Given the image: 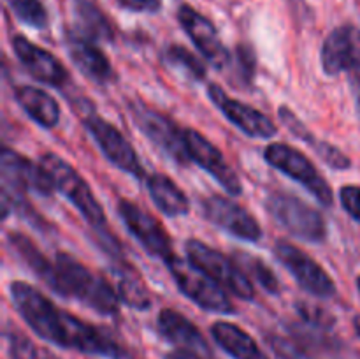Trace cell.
<instances>
[{
	"instance_id": "6da1fadb",
	"label": "cell",
	"mask_w": 360,
	"mask_h": 359,
	"mask_svg": "<svg viewBox=\"0 0 360 359\" xmlns=\"http://www.w3.org/2000/svg\"><path fill=\"white\" fill-rule=\"evenodd\" d=\"M9 294L18 313L42 340L83 354L108 359L127 358L125 348L111 334L58 308L51 299L27 282H11Z\"/></svg>"
},
{
	"instance_id": "7a4b0ae2",
	"label": "cell",
	"mask_w": 360,
	"mask_h": 359,
	"mask_svg": "<svg viewBox=\"0 0 360 359\" xmlns=\"http://www.w3.org/2000/svg\"><path fill=\"white\" fill-rule=\"evenodd\" d=\"M55 275L48 285L63 298H74L88 308L102 315H116L120 310V296L112 285L101 275L88 270L84 264L65 252L55 256Z\"/></svg>"
},
{
	"instance_id": "3957f363",
	"label": "cell",
	"mask_w": 360,
	"mask_h": 359,
	"mask_svg": "<svg viewBox=\"0 0 360 359\" xmlns=\"http://www.w3.org/2000/svg\"><path fill=\"white\" fill-rule=\"evenodd\" d=\"M39 164L44 168L51 178L55 190H58L63 197L76 206V210L94 225L95 229L105 227V213L101 203L95 199L86 180L72 168L67 160L56 153H42Z\"/></svg>"
},
{
	"instance_id": "277c9868",
	"label": "cell",
	"mask_w": 360,
	"mask_h": 359,
	"mask_svg": "<svg viewBox=\"0 0 360 359\" xmlns=\"http://www.w3.org/2000/svg\"><path fill=\"white\" fill-rule=\"evenodd\" d=\"M165 264H167V270L171 271L179 291L186 298L192 299L197 306L207 310V312L225 313V315L236 313V306L229 298L227 291L213 278L207 277L204 271H200L195 264L178 256L169 257Z\"/></svg>"
},
{
	"instance_id": "5b68a950",
	"label": "cell",
	"mask_w": 360,
	"mask_h": 359,
	"mask_svg": "<svg viewBox=\"0 0 360 359\" xmlns=\"http://www.w3.org/2000/svg\"><path fill=\"white\" fill-rule=\"evenodd\" d=\"M185 250L190 263L195 264L200 271H204L207 277L220 284L225 291L245 299V301H252L255 298V287L250 282L248 275L239 267L236 260L229 259L220 250L193 238L186 239Z\"/></svg>"
},
{
	"instance_id": "8992f818",
	"label": "cell",
	"mask_w": 360,
	"mask_h": 359,
	"mask_svg": "<svg viewBox=\"0 0 360 359\" xmlns=\"http://www.w3.org/2000/svg\"><path fill=\"white\" fill-rule=\"evenodd\" d=\"M266 210L295 238L309 243H322L326 239L327 224L322 213L292 194H271L266 201Z\"/></svg>"
},
{
	"instance_id": "52a82bcc",
	"label": "cell",
	"mask_w": 360,
	"mask_h": 359,
	"mask_svg": "<svg viewBox=\"0 0 360 359\" xmlns=\"http://www.w3.org/2000/svg\"><path fill=\"white\" fill-rule=\"evenodd\" d=\"M264 158L271 168L278 169L288 178L301 183L309 194H313L316 201L323 206H333L334 194L327 180L320 175L319 169L313 165V162L306 157L302 151L295 150L290 144L285 143H271L264 150Z\"/></svg>"
},
{
	"instance_id": "ba28073f",
	"label": "cell",
	"mask_w": 360,
	"mask_h": 359,
	"mask_svg": "<svg viewBox=\"0 0 360 359\" xmlns=\"http://www.w3.org/2000/svg\"><path fill=\"white\" fill-rule=\"evenodd\" d=\"M129 108L130 115H132L134 122L139 127L141 132L151 143L157 144L167 157H171L179 165H186L192 160L188 150H186L185 134L169 116L148 106L141 99L130 101Z\"/></svg>"
},
{
	"instance_id": "9c48e42d",
	"label": "cell",
	"mask_w": 360,
	"mask_h": 359,
	"mask_svg": "<svg viewBox=\"0 0 360 359\" xmlns=\"http://www.w3.org/2000/svg\"><path fill=\"white\" fill-rule=\"evenodd\" d=\"M274 256L306 292L322 299L333 298L336 294V284L330 275L301 248L280 239L274 245Z\"/></svg>"
},
{
	"instance_id": "30bf717a",
	"label": "cell",
	"mask_w": 360,
	"mask_h": 359,
	"mask_svg": "<svg viewBox=\"0 0 360 359\" xmlns=\"http://www.w3.org/2000/svg\"><path fill=\"white\" fill-rule=\"evenodd\" d=\"M83 125L94 136L95 143L98 144L102 153L105 155V158L111 164L132 175L134 178H144V168L141 164L139 157H137L136 150L112 123L102 118L101 115H95L94 111H90L83 118Z\"/></svg>"
},
{
	"instance_id": "8fae6325",
	"label": "cell",
	"mask_w": 360,
	"mask_h": 359,
	"mask_svg": "<svg viewBox=\"0 0 360 359\" xmlns=\"http://www.w3.org/2000/svg\"><path fill=\"white\" fill-rule=\"evenodd\" d=\"M118 213L130 234L144 246L150 256L160 257L164 260L174 256L171 236L153 215L144 211L143 208L129 199L118 201Z\"/></svg>"
},
{
	"instance_id": "7c38bea8",
	"label": "cell",
	"mask_w": 360,
	"mask_h": 359,
	"mask_svg": "<svg viewBox=\"0 0 360 359\" xmlns=\"http://www.w3.org/2000/svg\"><path fill=\"white\" fill-rule=\"evenodd\" d=\"M202 213L211 224L224 229L225 232L236 238L250 243L259 241L262 238V229L257 218L227 197L218 196V194L207 196L206 199H202Z\"/></svg>"
},
{
	"instance_id": "4fadbf2b",
	"label": "cell",
	"mask_w": 360,
	"mask_h": 359,
	"mask_svg": "<svg viewBox=\"0 0 360 359\" xmlns=\"http://www.w3.org/2000/svg\"><path fill=\"white\" fill-rule=\"evenodd\" d=\"M207 95L213 101V104L220 109L221 115L229 122L234 123L246 136L257 137V139H269V137L276 136L278 127L274 125L269 116H266L252 106L245 104V102L229 97L220 84L211 83L207 87Z\"/></svg>"
},
{
	"instance_id": "5bb4252c",
	"label": "cell",
	"mask_w": 360,
	"mask_h": 359,
	"mask_svg": "<svg viewBox=\"0 0 360 359\" xmlns=\"http://www.w3.org/2000/svg\"><path fill=\"white\" fill-rule=\"evenodd\" d=\"M183 134H185V143L190 158L197 162L204 171L210 172L220 183L225 192H229L231 196H239L243 192L241 180H239L238 172L231 168V164L225 160L221 151L207 137H204L199 130L185 129Z\"/></svg>"
},
{
	"instance_id": "9a60e30c",
	"label": "cell",
	"mask_w": 360,
	"mask_h": 359,
	"mask_svg": "<svg viewBox=\"0 0 360 359\" xmlns=\"http://www.w3.org/2000/svg\"><path fill=\"white\" fill-rule=\"evenodd\" d=\"M178 21L181 25L183 30L186 32L193 44L197 46L204 58L214 67V69L221 70L224 67H229L232 62V56L229 49L225 48L221 42L218 30L214 25L207 20L204 14L195 11L190 6H181L178 9Z\"/></svg>"
},
{
	"instance_id": "2e32d148",
	"label": "cell",
	"mask_w": 360,
	"mask_h": 359,
	"mask_svg": "<svg viewBox=\"0 0 360 359\" xmlns=\"http://www.w3.org/2000/svg\"><path fill=\"white\" fill-rule=\"evenodd\" d=\"M320 62L327 76L360 70V28L354 25L334 28L323 41Z\"/></svg>"
},
{
	"instance_id": "e0dca14e",
	"label": "cell",
	"mask_w": 360,
	"mask_h": 359,
	"mask_svg": "<svg viewBox=\"0 0 360 359\" xmlns=\"http://www.w3.org/2000/svg\"><path fill=\"white\" fill-rule=\"evenodd\" d=\"M0 168H2L4 189L16 190V192L23 194L25 190H32V192L44 197L51 196V192L55 190L51 178H49V175L41 164L28 160L27 157L16 153L11 148H4L2 150Z\"/></svg>"
},
{
	"instance_id": "ac0fdd59",
	"label": "cell",
	"mask_w": 360,
	"mask_h": 359,
	"mask_svg": "<svg viewBox=\"0 0 360 359\" xmlns=\"http://www.w3.org/2000/svg\"><path fill=\"white\" fill-rule=\"evenodd\" d=\"M13 49L25 69L37 81L51 84V87H62L69 80V73L55 55L30 42L23 35H14Z\"/></svg>"
},
{
	"instance_id": "d6986e66",
	"label": "cell",
	"mask_w": 360,
	"mask_h": 359,
	"mask_svg": "<svg viewBox=\"0 0 360 359\" xmlns=\"http://www.w3.org/2000/svg\"><path fill=\"white\" fill-rule=\"evenodd\" d=\"M65 46L74 65L95 83L105 84L112 80V65L108 56L98 49L95 41L77 30L65 34Z\"/></svg>"
},
{
	"instance_id": "ffe728a7",
	"label": "cell",
	"mask_w": 360,
	"mask_h": 359,
	"mask_svg": "<svg viewBox=\"0 0 360 359\" xmlns=\"http://www.w3.org/2000/svg\"><path fill=\"white\" fill-rule=\"evenodd\" d=\"M158 331L165 340L174 344L178 348H188L199 354L211 355V348L199 327L172 308H164L158 313Z\"/></svg>"
},
{
	"instance_id": "44dd1931",
	"label": "cell",
	"mask_w": 360,
	"mask_h": 359,
	"mask_svg": "<svg viewBox=\"0 0 360 359\" xmlns=\"http://www.w3.org/2000/svg\"><path fill=\"white\" fill-rule=\"evenodd\" d=\"M211 336L232 359H269L245 329L232 322H214L211 326Z\"/></svg>"
},
{
	"instance_id": "7402d4cb",
	"label": "cell",
	"mask_w": 360,
	"mask_h": 359,
	"mask_svg": "<svg viewBox=\"0 0 360 359\" xmlns=\"http://www.w3.org/2000/svg\"><path fill=\"white\" fill-rule=\"evenodd\" d=\"M14 99L23 111L44 129H53L60 122V106L49 94L41 88L21 84L14 88Z\"/></svg>"
},
{
	"instance_id": "603a6c76",
	"label": "cell",
	"mask_w": 360,
	"mask_h": 359,
	"mask_svg": "<svg viewBox=\"0 0 360 359\" xmlns=\"http://www.w3.org/2000/svg\"><path fill=\"white\" fill-rule=\"evenodd\" d=\"M148 190L158 210L167 217H183L190 211L188 197L169 176L160 172L151 175L148 178Z\"/></svg>"
},
{
	"instance_id": "cb8c5ba5",
	"label": "cell",
	"mask_w": 360,
	"mask_h": 359,
	"mask_svg": "<svg viewBox=\"0 0 360 359\" xmlns=\"http://www.w3.org/2000/svg\"><path fill=\"white\" fill-rule=\"evenodd\" d=\"M72 7L77 21V32H81L95 42L115 41L112 23L94 0H74Z\"/></svg>"
},
{
	"instance_id": "d4e9b609",
	"label": "cell",
	"mask_w": 360,
	"mask_h": 359,
	"mask_svg": "<svg viewBox=\"0 0 360 359\" xmlns=\"http://www.w3.org/2000/svg\"><path fill=\"white\" fill-rule=\"evenodd\" d=\"M116 264V273H118V296L127 306L136 310H150L151 299L150 289L144 284L143 277L130 266L125 260H120Z\"/></svg>"
},
{
	"instance_id": "484cf974",
	"label": "cell",
	"mask_w": 360,
	"mask_h": 359,
	"mask_svg": "<svg viewBox=\"0 0 360 359\" xmlns=\"http://www.w3.org/2000/svg\"><path fill=\"white\" fill-rule=\"evenodd\" d=\"M7 243L11 245L13 252L23 260L32 273L37 275L46 285L51 284L53 275H55V263L42 256L41 250L35 246V243L30 238H27L21 232H9L7 234Z\"/></svg>"
},
{
	"instance_id": "4316f807",
	"label": "cell",
	"mask_w": 360,
	"mask_h": 359,
	"mask_svg": "<svg viewBox=\"0 0 360 359\" xmlns=\"http://www.w3.org/2000/svg\"><path fill=\"white\" fill-rule=\"evenodd\" d=\"M234 260L250 278H253V280L262 285L264 291L271 292V294H276L280 291V282H278L276 275L262 259L252 256V253L236 252Z\"/></svg>"
},
{
	"instance_id": "83f0119b",
	"label": "cell",
	"mask_w": 360,
	"mask_h": 359,
	"mask_svg": "<svg viewBox=\"0 0 360 359\" xmlns=\"http://www.w3.org/2000/svg\"><path fill=\"white\" fill-rule=\"evenodd\" d=\"M7 4L14 16L28 27L37 28V30L48 27V11H46L42 0H7Z\"/></svg>"
},
{
	"instance_id": "f1b7e54d",
	"label": "cell",
	"mask_w": 360,
	"mask_h": 359,
	"mask_svg": "<svg viewBox=\"0 0 360 359\" xmlns=\"http://www.w3.org/2000/svg\"><path fill=\"white\" fill-rule=\"evenodd\" d=\"M164 60L169 65L183 69L188 76H192L193 80L200 81L206 77V67H204V63L200 62L193 53H190L188 49L183 48V46L171 44L169 48H165Z\"/></svg>"
},
{
	"instance_id": "f546056e",
	"label": "cell",
	"mask_w": 360,
	"mask_h": 359,
	"mask_svg": "<svg viewBox=\"0 0 360 359\" xmlns=\"http://www.w3.org/2000/svg\"><path fill=\"white\" fill-rule=\"evenodd\" d=\"M297 312L308 326L319 327V329H330V327L334 326V322H336L333 313L327 312V310L322 308V306L315 305V303L299 301Z\"/></svg>"
},
{
	"instance_id": "4dcf8cb0",
	"label": "cell",
	"mask_w": 360,
	"mask_h": 359,
	"mask_svg": "<svg viewBox=\"0 0 360 359\" xmlns=\"http://www.w3.org/2000/svg\"><path fill=\"white\" fill-rule=\"evenodd\" d=\"M311 146L315 148L316 155L326 162L329 168L333 169H340V171H345V169H350L352 160L340 150V148L333 146L330 143L327 141H313Z\"/></svg>"
},
{
	"instance_id": "1f68e13d",
	"label": "cell",
	"mask_w": 360,
	"mask_h": 359,
	"mask_svg": "<svg viewBox=\"0 0 360 359\" xmlns=\"http://www.w3.org/2000/svg\"><path fill=\"white\" fill-rule=\"evenodd\" d=\"M9 355L11 359H39L35 345L20 331H9Z\"/></svg>"
},
{
	"instance_id": "d6a6232c",
	"label": "cell",
	"mask_w": 360,
	"mask_h": 359,
	"mask_svg": "<svg viewBox=\"0 0 360 359\" xmlns=\"http://www.w3.org/2000/svg\"><path fill=\"white\" fill-rule=\"evenodd\" d=\"M236 65H238V74L245 83H250L255 76V55L252 48L241 44L236 48Z\"/></svg>"
},
{
	"instance_id": "836d02e7",
	"label": "cell",
	"mask_w": 360,
	"mask_h": 359,
	"mask_svg": "<svg viewBox=\"0 0 360 359\" xmlns=\"http://www.w3.org/2000/svg\"><path fill=\"white\" fill-rule=\"evenodd\" d=\"M280 120H281V123H283V125L287 127V129L290 130L295 137H297V139L304 141L306 144H311L313 141H315V136H313V134L306 129L304 123H302L301 120H299L297 116H295L294 113L287 108V106L280 108Z\"/></svg>"
},
{
	"instance_id": "e575fe53",
	"label": "cell",
	"mask_w": 360,
	"mask_h": 359,
	"mask_svg": "<svg viewBox=\"0 0 360 359\" xmlns=\"http://www.w3.org/2000/svg\"><path fill=\"white\" fill-rule=\"evenodd\" d=\"M340 201L343 204L345 211L350 215L354 220L360 222V187L345 185L340 190Z\"/></svg>"
},
{
	"instance_id": "d590c367",
	"label": "cell",
	"mask_w": 360,
	"mask_h": 359,
	"mask_svg": "<svg viewBox=\"0 0 360 359\" xmlns=\"http://www.w3.org/2000/svg\"><path fill=\"white\" fill-rule=\"evenodd\" d=\"M269 344L280 359H308L297 345L285 338H269Z\"/></svg>"
},
{
	"instance_id": "8d00e7d4",
	"label": "cell",
	"mask_w": 360,
	"mask_h": 359,
	"mask_svg": "<svg viewBox=\"0 0 360 359\" xmlns=\"http://www.w3.org/2000/svg\"><path fill=\"white\" fill-rule=\"evenodd\" d=\"M120 6L134 13H155L160 9V0H118Z\"/></svg>"
},
{
	"instance_id": "74e56055",
	"label": "cell",
	"mask_w": 360,
	"mask_h": 359,
	"mask_svg": "<svg viewBox=\"0 0 360 359\" xmlns=\"http://www.w3.org/2000/svg\"><path fill=\"white\" fill-rule=\"evenodd\" d=\"M164 359H204L202 354L195 351H188V348H176V351L169 352Z\"/></svg>"
},
{
	"instance_id": "f35d334b",
	"label": "cell",
	"mask_w": 360,
	"mask_h": 359,
	"mask_svg": "<svg viewBox=\"0 0 360 359\" xmlns=\"http://www.w3.org/2000/svg\"><path fill=\"white\" fill-rule=\"evenodd\" d=\"M352 92H354V97H355V104H357V113L360 116V70H355V74L352 76Z\"/></svg>"
},
{
	"instance_id": "ab89813d",
	"label": "cell",
	"mask_w": 360,
	"mask_h": 359,
	"mask_svg": "<svg viewBox=\"0 0 360 359\" xmlns=\"http://www.w3.org/2000/svg\"><path fill=\"white\" fill-rule=\"evenodd\" d=\"M355 326H357V331H359V334H360V317L357 320H355Z\"/></svg>"
},
{
	"instance_id": "60d3db41",
	"label": "cell",
	"mask_w": 360,
	"mask_h": 359,
	"mask_svg": "<svg viewBox=\"0 0 360 359\" xmlns=\"http://www.w3.org/2000/svg\"><path fill=\"white\" fill-rule=\"evenodd\" d=\"M357 287H359V291H360V277L357 278Z\"/></svg>"
}]
</instances>
